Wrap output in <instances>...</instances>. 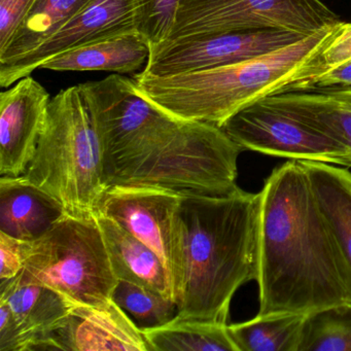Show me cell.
I'll list each match as a JSON object with an SVG mask.
<instances>
[{
	"mask_svg": "<svg viewBox=\"0 0 351 351\" xmlns=\"http://www.w3.org/2000/svg\"><path fill=\"white\" fill-rule=\"evenodd\" d=\"M258 230V315L351 305L342 258L301 162L266 178Z\"/></svg>",
	"mask_w": 351,
	"mask_h": 351,
	"instance_id": "cell-1",
	"label": "cell"
},
{
	"mask_svg": "<svg viewBox=\"0 0 351 351\" xmlns=\"http://www.w3.org/2000/svg\"><path fill=\"white\" fill-rule=\"evenodd\" d=\"M260 196H180L171 273L178 316L228 324L236 291L258 270Z\"/></svg>",
	"mask_w": 351,
	"mask_h": 351,
	"instance_id": "cell-2",
	"label": "cell"
},
{
	"mask_svg": "<svg viewBox=\"0 0 351 351\" xmlns=\"http://www.w3.org/2000/svg\"><path fill=\"white\" fill-rule=\"evenodd\" d=\"M332 28L235 64L169 77L137 73L134 80L147 99L174 118L221 127L242 108L289 83Z\"/></svg>",
	"mask_w": 351,
	"mask_h": 351,
	"instance_id": "cell-3",
	"label": "cell"
},
{
	"mask_svg": "<svg viewBox=\"0 0 351 351\" xmlns=\"http://www.w3.org/2000/svg\"><path fill=\"white\" fill-rule=\"evenodd\" d=\"M69 215L92 217L106 190L101 147L81 87L51 99L36 153L23 174Z\"/></svg>",
	"mask_w": 351,
	"mask_h": 351,
	"instance_id": "cell-4",
	"label": "cell"
},
{
	"mask_svg": "<svg viewBox=\"0 0 351 351\" xmlns=\"http://www.w3.org/2000/svg\"><path fill=\"white\" fill-rule=\"evenodd\" d=\"M24 270L34 280L80 305L112 301L119 281L95 215L67 213L32 242Z\"/></svg>",
	"mask_w": 351,
	"mask_h": 351,
	"instance_id": "cell-5",
	"label": "cell"
},
{
	"mask_svg": "<svg viewBox=\"0 0 351 351\" xmlns=\"http://www.w3.org/2000/svg\"><path fill=\"white\" fill-rule=\"evenodd\" d=\"M341 22L322 0H180L167 40L258 29L309 36Z\"/></svg>",
	"mask_w": 351,
	"mask_h": 351,
	"instance_id": "cell-6",
	"label": "cell"
},
{
	"mask_svg": "<svg viewBox=\"0 0 351 351\" xmlns=\"http://www.w3.org/2000/svg\"><path fill=\"white\" fill-rule=\"evenodd\" d=\"M221 128L244 151L350 168L348 155L338 141L311 125L261 101L234 114Z\"/></svg>",
	"mask_w": 351,
	"mask_h": 351,
	"instance_id": "cell-7",
	"label": "cell"
},
{
	"mask_svg": "<svg viewBox=\"0 0 351 351\" xmlns=\"http://www.w3.org/2000/svg\"><path fill=\"white\" fill-rule=\"evenodd\" d=\"M306 36L281 29L221 32L167 40L152 49L141 75L169 77L235 64L291 46Z\"/></svg>",
	"mask_w": 351,
	"mask_h": 351,
	"instance_id": "cell-8",
	"label": "cell"
},
{
	"mask_svg": "<svg viewBox=\"0 0 351 351\" xmlns=\"http://www.w3.org/2000/svg\"><path fill=\"white\" fill-rule=\"evenodd\" d=\"M180 198V195L161 189L110 186L102 194L95 213L110 217L153 250L171 278L176 252L174 215Z\"/></svg>",
	"mask_w": 351,
	"mask_h": 351,
	"instance_id": "cell-9",
	"label": "cell"
},
{
	"mask_svg": "<svg viewBox=\"0 0 351 351\" xmlns=\"http://www.w3.org/2000/svg\"><path fill=\"white\" fill-rule=\"evenodd\" d=\"M130 32H137L133 0H93L29 54L0 69V86L11 87L62 53Z\"/></svg>",
	"mask_w": 351,
	"mask_h": 351,
	"instance_id": "cell-10",
	"label": "cell"
},
{
	"mask_svg": "<svg viewBox=\"0 0 351 351\" xmlns=\"http://www.w3.org/2000/svg\"><path fill=\"white\" fill-rule=\"evenodd\" d=\"M34 77H23L0 94V176H23L36 153L51 102Z\"/></svg>",
	"mask_w": 351,
	"mask_h": 351,
	"instance_id": "cell-11",
	"label": "cell"
},
{
	"mask_svg": "<svg viewBox=\"0 0 351 351\" xmlns=\"http://www.w3.org/2000/svg\"><path fill=\"white\" fill-rule=\"evenodd\" d=\"M55 338L60 350L149 351L143 330L112 300L98 306L75 304Z\"/></svg>",
	"mask_w": 351,
	"mask_h": 351,
	"instance_id": "cell-12",
	"label": "cell"
},
{
	"mask_svg": "<svg viewBox=\"0 0 351 351\" xmlns=\"http://www.w3.org/2000/svg\"><path fill=\"white\" fill-rule=\"evenodd\" d=\"M0 302L7 304L25 330L38 337L47 350H60L55 335L66 324L75 303L32 279L25 270L0 281Z\"/></svg>",
	"mask_w": 351,
	"mask_h": 351,
	"instance_id": "cell-13",
	"label": "cell"
},
{
	"mask_svg": "<svg viewBox=\"0 0 351 351\" xmlns=\"http://www.w3.org/2000/svg\"><path fill=\"white\" fill-rule=\"evenodd\" d=\"M66 215L54 197L23 176L0 178V232L36 241Z\"/></svg>",
	"mask_w": 351,
	"mask_h": 351,
	"instance_id": "cell-14",
	"label": "cell"
},
{
	"mask_svg": "<svg viewBox=\"0 0 351 351\" xmlns=\"http://www.w3.org/2000/svg\"><path fill=\"white\" fill-rule=\"evenodd\" d=\"M258 101L278 108L338 141L351 168V86L271 94Z\"/></svg>",
	"mask_w": 351,
	"mask_h": 351,
	"instance_id": "cell-15",
	"label": "cell"
},
{
	"mask_svg": "<svg viewBox=\"0 0 351 351\" xmlns=\"http://www.w3.org/2000/svg\"><path fill=\"white\" fill-rule=\"evenodd\" d=\"M114 274L174 300L171 278L165 264L153 250L110 217L95 213Z\"/></svg>",
	"mask_w": 351,
	"mask_h": 351,
	"instance_id": "cell-16",
	"label": "cell"
},
{
	"mask_svg": "<svg viewBox=\"0 0 351 351\" xmlns=\"http://www.w3.org/2000/svg\"><path fill=\"white\" fill-rule=\"evenodd\" d=\"M151 47L138 32L102 38L49 59L40 69L55 71H112L119 75L145 69Z\"/></svg>",
	"mask_w": 351,
	"mask_h": 351,
	"instance_id": "cell-17",
	"label": "cell"
},
{
	"mask_svg": "<svg viewBox=\"0 0 351 351\" xmlns=\"http://www.w3.org/2000/svg\"><path fill=\"white\" fill-rule=\"evenodd\" d=\"M300 162L342 258L351 297V172L332 164Z\"/></svg>",
	"mask_w": 351,
	"mask_h": 351,
	"instance_id": "cell-18",
	"label": "cell"
},
{
	"mask_svg": "<svg viewBox=\"0 0 351 351\" xmlns=\"http://www.w3.org/2000/svg\"><path fill=\"white\" fill-rule=\"evenodd\" d=\"M92 1L36 0L11 40L0 49V69L29 54Z\"/></svg>",
	"mask_w": 351,
	"mask_h": 351,
	"instance_id": "cell-19",
	"label": "cell"
},
{
	"mask_svg": "<svg viewBox=\"0 0 351 351\" xmlns=\"http://www.w3.org/2000/svg\"><path fill=\"white\" fill-rule=\"evenodd\" d=\"M149 351H238L228 324L176 316L159 328L143 330Z\"/></svg>",
	"mask_w": 351,
	"mask_h": 351,
	"instance_id": "cell-20",
	"label": "cell"
},
{
	"mask_svg": "<svg viewBox=\"0 0 351 351\" xmlns=\"http://www.w3.org/2000/svg\"><path fill=\"white\" fill-rule=\"evenodd\" d=\"M307 316L256 315L247 322L228 324V332L238 351H299Z\"/></svg>",
	"mask_w": 351,
	"mask_h": 351,
	"instance_id": "cell-21",
	"label": "cell"
},
{
	"mask_svg": "<svg viewBox=\"0 0 351 351\" xmlns=\"http://www.w3.org/2000/svg\"><path fill=\"white\" fill-rule=\"evenodd\" d=\"M112 301L141 330L164 326L178 313L174 300L126 280L118 281Z\"/></svg>",
	"mask_w": 351,
	"mask_h": 351,
	"instance_id": "cell-22",
	"label": "cell"
},
{
	"mask_svg": "<svg viewBox=\"0 0 351 351\" xmlns=\"http://www.w3.org/2000/svg\"><path fill=\"white\" fill-rule=\"evenodd\" d=\"M299 351H351V305L308 315Z\"/></svg>",
	"mask_w": 351,
	"mask_h": 351,
	"instance_id": "cell-23",
	"label": "cell"
},
{
	"mask_svg": "<svg viewBox=\"0 0 351 351\" xmlns=\"http://www.w3.org/2000/svg\"><path fill=\"white\" fill-rule=\"evenodd\" d=\"M351 61V22H341L332 28L310 57L305 66L293 75L276 93L289 92L299 88L306 82L347 64ZM274 94V93H273Z\"/></svg>",
	"mask_w": 351,
	"mask_h": 351,
	"instance_id": "cell-24",
	"label": "cell"
},
{
	"mask_svg": "<svg viewBox=\"0 0 351 351\" xmlns=\"http://www.w3.org/2000/svg\"><path fill=\"white\" fill-rule=\"evenodd\" d=\"M180 0H133L137 32L151 50L166 42L176 22Z\"/></svg>",
	"mask_w": 351,
	"mask_h": 351,
	"instance_id": "cell-25",
	"label": "cell"
},
{
	"mask_svg": "<svg viewBox=\"0 0 351 351\" xmlns=\"http://www.w3.org/2000/svg\"><path fill=\"white\" fill-rule=\"evenodd\" d=\"M46 344L23 328L11 308L0 302V351H46Z\"/></svg>",
	"mask_w": 351,
	"mask_h": 351,
	"instance_id": "cell-26",
	"label": "cell"
},
{
	"mask_svg": "<svg viewBox=\"0 0 351 351\" xmlns=\"http://www.w3.org/2000/svg\"><path fill=\"white\" fill-rule=\"evenodd\" d=\"M32 242L0 232V281L15 278L23 270Z\"/></svg>",
	"mask_w": 351,
	"mask_h": 351,
	"instance_id": "cell-27",
	"label": "cell"
},
{
	"mask_svg": "<svg viewBox=\"0 0 351 351\" xmlns=\"http://www.w3.org/2000/svg\"><path fill=\"white\" fill-rule=\"evenodd\" d=\"M36 0H0V49L8 44Z\"/></svg>",
	"mask_w": 351,
	"mask_h": 351,
	"instance_id": "cell-28",
	"label": "cell"
},
{
	"mask_svg": "<svg viewBox=\"0 0 351 351\" xmlns=\"http://www.w3.org/2000/svg\"><path fill=\"white\" fill-rule=\"evenodd\" d=\"M349 86H351V61L347 64L337 67L332 71L306 82L293 91L332 89V88L349 87Z\"/></svg>",
	"mask_w": 351,
	"mask_h": 351,
	"instance_id": "cell-29",
	"label": "cell"
}]
</instances>
